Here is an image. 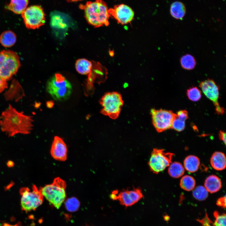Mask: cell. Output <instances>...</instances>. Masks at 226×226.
<instances>
[{"instance_id": "5bb4252c", "label": "cell", "mask_w": 226, "mask_h": 226, "mask_svg": "<svg viewBox=\"0 0 226 226\" xmlns=\"http://www.w3.org/2000/svg\"><path fill=\"white\" fill-rule=\"evenodd\" d=\"M50 152L52 157L56 160L63 161L67 159V146L61 138L56 136L54 137Z\"/></svg>"}, {"instance_id": "5b68a950", "label": "cell", "mask_w": 226, "mask_h": 226, "mask_svg": "<svg viewBox=\"0 0 226 226\" xmlns=\"http://www.w3.org/2000/svg\"><path fill=\"white\" fill-rule=\"evenodd\" d=\"M20 66L18 55L10 50L0 51V77L7 81L15 74Z\"/></svg>"}, {"instance_id": "8d00e7d4", "label": "cell", "mask_w": 226, "mask_h": 226, "mask_svg": "<svg viewBox=\"0 0 226 226\" xmlns=\"http://www.w3.org/2000/svg\"><path fill=\"white\" fill-rule=\"evenodd\" d=\"M54 105V103L52 101H48L46 103V105L48 108L52 107Z\"/></svg>"}, {"instance_id": "277c9868", "label": "cell", "mask_w": 226, "mask_h": 226, "mask_svg": "<svg viewBox=\"0 0 226 226\" xmlns=\"http://www.w3.org/2000/svg\"><path fill=\"white\" fill-rule=\"evenodd\" d=\"M46 90L54 99L63 101L69 97L72 88L71 83L64 76L56 73L48 81Z\"/></svg>"}, {"instance_id": "f35d334b", "label": "cell", "mask_w": 226, "mask_h": 226, "mask_svg": "<svg viewBox=\"0 0 226 226\" xmlns=\"http://www.w3.org/2000/svg\"><path fill=\"white\" fill-rule=\"evenodd\" d=\"M82 0H67L68 2H77L78 1H80Z\"/></svg>"}, {"instance_id": "4fadbf2b", "label": "cell", "mask_w": 226, "mask_h": 226, "mask_svg": "<svg viewBox=\"0 0 226 226\" xmlns=\"http://www.w3.org/2000/svg\"><path fill=\"white\" fill-rule=\"evenodd\" d=\"M141 189L138 188L129 190L124 189L118 192L117 200L121 204L125 207L131 206L143 197Z\"/></svg>"}, {"instance_id": "4dcf8cb0", "label": "cell", "mask_w": 226, "mask_h": 226, "mask_svg": "<svg viewBox=\"0 0 226 226\" xmlns=\"http://www.w3.org/2000/svg\"><path fill=\"white\" fill-rule=\"evenodd\" d=\"M176 114L178 118L183 121H186L188 118V112L185 110H179Z\"/></svg>"}, {"instance_id": "7402d4cb", "label": "cell", "mask_w": 226, "mask_h": 226, "mask_svg": "<svg viewBox=\"0 0 226 226\" xmlns=\"http://www.w3.org/2000/svg\"><path fill=\"white\" fill-rule=\"evenodd\" d=\"M169 175L172 177L177 178L182 176L184 174L185 170L182 164L178 162L171 163L168 170Z\"/></svg>"}, {"instance_id": "d590c367", "label": "cell", "mask_w": 226, "mask_h": 226, "mask_svg": "<svg viewBox=\"0 0 226 226\" xmlns=\"http://www.w3.org/2000/svg\"><path fill=\"white\" fill-rule=\"evenodd\" d=\"M118 192L119 191L117 190L113 191L110 196V198L113 200H117Z\"/></svg>"}, {"instance_id": "8992f818", "label": "cell", "mask_w": 226, "mask_h": 226, "mask_svg": "<svg viewBox=\"0 0 226 226\" xmlns=\"http://www.w3.org/2000/svg\"><path fill=\"white\" fill-rule=\"evenodd\" d=\"M100 103L102 107L101 113L116 119L119 115L123 101L119 93L112 92L105 93L101 99Z\"/></svg>"}, {"instance_id": "ab89813d", "label": "cell", "mask_w": 226, "mask_h": 226, "mask_svg": "<svg viewBox=\"0 0 226 226\" xmlns=\"http://www.w3.org/2000/svg\"><path fill=\"white\" fill-rule=\"evenodd\" d=\"M86 226H88V225H86Z\"/></svg>"}, {"instance_id": "7a4b0ae2", "label": "cell", "mask_w": 226, "mask_h": 226, "mask_svg": "<svg viewBox=\"0 0 226 226\" xmlns=\"http://www.w3.org/2000/svg\"><path fill=\"white\" fill-rule=\"evenodd\" d=\"M79 8L84 10L85 18L90 25L96 28L108 25L109 8L103 0L88 1L85 5L80 4Z\"/></svg>"}, {"instance_id": "8fae6325", "label": "cell", "mask_w": 226, "mask_h": 226, "mask_svg": "<svg viewBox=\"0 0 226 226\" xmlns=\"http://www.w3.org/2000/svg\"><path fill=\"white\" fill-rule=\"evenodd\" d=\"M199 86L206 97L213 103L216 113L218 115H223L225 112L224 109L220 106L218 101L219 87L214 81L208 79L201 82Z\"/></svg>"}, {"instance_id": "d6a6232c", "label": "cell", "mask_w": 226, "mask_h": 226, "mask_svg": "<svg viewBox=\"0 0 226 226\" xmlns=\"http://www.w3.org/2000/svg\"><path fill=\"white\" fill-rule=\"evenodd\" d=\"M216 204L219 206L226 208V196L221 197L218 199Z\"/></svg>"}, {"instance_id": "6da1fadb", "label": "cell", "mask_w": 226, "mask_h": 226, "mask_svg": "<svg viewBox=\"0 0 226 226\" xmlns=\"http://www.w3.org/2000/svg\"><path fill=\"white\" fill-rule=\"evenodd\" d=\"M33 121L31 116L18 111L9 105L1 115L0 126L1 131L9 137L27 134L32 130Z\"/></svg>"}, {"instance_id": "cb8c5ba5", "label": "cell", "mask_w": 226, "mask_h": 226, "mask_svg": "<svg viewBox=\"0 0 226 226\" xmlns=\"http://www.w3.org/2000/svg\"><path fill=\"white\" fill-rule=\"evenodd\" d=\"M181 67L187 70L193 69L196 65V62L194 57L190 54H186L182 56L180 59Z\"/></svg>"}, {"instance_id": "44dd1931", "label": "cell", "mask_w": 226, "mask_h": 226, "mask_svg": "<svg viewBox=\"0 0 226 226\" xmlns=\"http://www.w3.org/2000/svg\"><path fill=\"white\" fill-rule=\"evenodd\" d=\"M200 164L199 158L194 155H189L187 156L184 161L185 169L188 171L193 173L197 171Z\"/></svg>"}, {"instance_id": "e575fe53", "label": "cell", "mask_w": 226, "mask_h": 226, "mask_svg": "<svg viewBox=\"0 0 226 226\" xmlns=\"http://www.w3.org/2000/svg\"><path fill=\"white\" fill-rule=\"evenodd\" d=\"M220 139L222 141L226 144V133L223 131H220L218 133Z\"/></svg>"}, {"instance_id": "7c38bea8", "label": "cell", "mask_w": 226, "mask_h": 226, "mask_svg": "<svg viewBox=\"0 0 226 226\" xmlns=\"http://www.w3.org/2000/svg\"><path fill=\"white\" fill-rule=\"evenodd\" d=\"M110 16L114 18L119 24H126L130 23L133 19L134 13L129 6L121 4L115 5L109 9Z\"/></svg>"}, {"instance_id": "74e56055", "label": "cell", "mask_w": 226, "mask_h": 226, "mask_svg": "<svg viewBox=\"0 0 226 226\" xmlns=\"http://www.w3.org/2000/svg\"><path fill=\"white\" fill-rule=\"evenodd\" d=\"M2 226H16L15 225H13L9 224L8 223H5L3 224L2 225Z\"/></svg>"}, {"instance_id": "2e32d148", "label": "cell", "mask_w": 226, "mask_h": 226, "mask_svg": "<svg viewBox=\"0 0 226 226\" xmlns=\"http://www.w3.org/2000/svg\"><path fill=\"white\" fill-rule=\"evenodd\" d=\"M204 186L208 192L212 193L219 190L222 187V183L218 176L211 175L206 179Z\"/></svg>"}, {"instance_id": "30bf717a", "label": "cell", "mask_w": 226, "mask_h": 226, "mask_svg": "<svg viewBox=\"0 0 226 226\" xmlns=\"http://www.w3.org/2000/svg\"><path fill=\"white\" fill-rule=\"evenodd\" d=\"M152 123L156 131L161 132L172 128L173 122L176 116V114L171 110L162 109H152L150 111Z\"/></svg>"}, {"instance_id": "d4e9b609", "label": "cell", "mask_w": 226, "mask_h": 226, "mask_svg": "<svg viewBox=\"0 0 226 226\" xmlns=\"http://www.w3.org/2000/svg\"><path fill=\"white\" fill-rule=\"evenodd\" d=\"M196 181L191 176L186 175L181 179L180 186L181 188L188 191H191L195 188Z\"/></svg>"}, {"instance_id": "83f0119b", "label": "cell", "mask_w": 226, "mask_h": 226, "mask_svg": "<svg viewBox=\"0 0 226 226\" xmlns=\"http://www.w3.org/2000/svg\"><path fill=\"white\" fill-rule=\"evenodd\" d=\"M80 205L78 200L74 197L68 199L65 202L66 209L69 211L74 212L77 210Z\"/></svg>"}, {"instance_id": "ffe728a7", "label": "cell", "mask_w": 226, "mask_h": 226, "mask_svg": "<svg viewBox=\"0 0 226 226\" xmlns=\"http://www.w3.org/2000/svg\"><path fill=\"white\" fill-rule=\"evenodd\" d=\"M16 38V35L14 32L10 30H6L0 35V43L4 47H9L15 44Z\"/></svg>"}, {"instance_id": "3957f363", "label": "cell", "mask_w": 226, "mask_h": 226, "mask_svg": "<svg viewBox=\"0 0 226 226\" xmlns=\"http://www.w3.org/2000/svg\"><path fill=\"white\" fill-rule=\"evenodd\" d=\"M65 181L59 177L55 178L53 182L40 189L43 196L53 206L59 209L66 197Z\"/></svg>"}, {"instance_id": "f546056e", "label": "cell", "mask_w": 226, "mask_h": 226, "mask_svg": "<svg viewBox=\"0 0 226 226\" xmlns=\"http://www.w3.org/2000/svg\"><path fill=\"white\" fill-rule=\"evenodd\" d=\"M214 215L215 220L214 226H226V215L225 214L220 215L217 211L214 212Z\"/></svg>"}, {"instance_id": "1f68e13d", "label": "cell", "mask_w": 226, "mask_h": 226, "mask_svg": "<svg viewBox=\"0 0 226 226\" xmlns=\"http://www.w3.org/2000/svg\"><path fill=\"white\" fill-rule=\"evenodd\" d=\"M198 221L202 223V226H214V223L213 224V222L209 218L207 214L204 218Z\"/></svg>"}, {"instance_id": "ba28073f", "label": "cell", "mask_w": 226, "mask_h": 226, "mask_svg": "<svg viewBox=\"0 0 226 226\" xmlns=\"http://www.w3.org/2000/svg\"><path fill=\"white\" fill-rule=\"evenodd\" d=\"M174 155L172 153L164 152L163 149L153 148L148 163L150 171L158 174L164 170L172 163Z\"/></svg>"}, {"instance_id": "f1b7e54d", "label": "cell", "mask_w": 226, "mask_h": 226, "mask_svg": "<svg viewBox=\"0 0 226 226\" xmlns=\"http://www.w3.org/2000/svg\"><path fill=\"white\" fill-rule=\"evenodd\" d=\"M185 121L179 119L176 116L173 122L172 128L178 132L183 131L185 127Z\"/></svg>"}, {"instance_id": "9a60e30c", "label": "cell", "mask_w": 226, "mask_h": 226, "mask_svg": "<svg viewBox=\"0 0 226 226\" xmlns=\"http://www.w3.org/2000/svg\"><path fill=\"white\" fill-rule=\"evenodd\" d=\"M210 163L213 168L217 170H222L226 167L225 155L221 152H215L212 155Z\"/></svg>"}, {"instance_id": "836d02e7", "label": "cell", "mask_w": 226, "mask_h": 226, "mask_svg": "<svg viewBox=\"0 0 226 226\" xmlns=\"http://www.w3.org/2000/svg\"><path fill=\"white\" fill-rule=\"evenodd\" d=\"M8 83L6 81L0 77V93L3 91L8 87Z\"/></svg>"}, {"instance_id": "4316f807", "label": "cell", "mask_w": 226, "mask_h": 226, "mask_svg": "<svg viewBox=\"0 0 226 226\" xmlns=\"http://www.w3.org/2000/svg\"><path fill=\"white\" fill-rule=\"evenodd\" d=\"M186 94L188 99L193 101L199 100L202 96L200 90L196 87H193L188 89Z\"/></svg>"}, {"instance_id": "d6986e66", "label": "cell", "mask_w": 226, "mask_h": 226, "mask_svg": "<svg viewBox=\"0 0 226 226\" xmlns=\"http://www.w3.org/2000/svg\"><path fill=\"white\" fill-rule=\"evenodd\" d=\"M93 67L92 62L85 58H80L75 62V69L77 72L82 75H87L90 73Z\"/></svg>"}, {"instance_id": "e0dca14e", "label": "cell", "mask_w": 226, "mask_h": 226, "mask_svg": "<svg viewBox=\"0 0 226 226\" xmlns=\"http://www.w3.org/2000/svg\"><path fill=\"white\" fill-rule=\"evenodd\" d=\"M29 0H11L7 8L16 14H21L27 8Z\"/></svg>"}, {"instance_id": "52a82bcc", "label": "cell", "mask_w": 226, "mask_h": 226, "mask_svg": "<svg viewBox=\"0 0 226 226\" xmlns=\"http://www.w3.org/2000/svg\"><path fill=\"white\" fill-rule=\"evenodd\" d=\"M21 205L23 210L26 212L35 210L43 202V196L40 189L34 185L30 190L28 187L20 189Z\"/></svg>"}, {"instance_id": "484cf974", "label": "cell", "mask_w": 226, "mask_h": 226, "mask_svg": "<svg viewBox=\"0 0 226 226\" xmlns=\"http://www.w3.org/2000/svg\"><path fill=\"white\" fill-rule=\"evenodd\" d=\"M192 194L195 199L202 201L204 200L207 198L208 192L205 187L199 186L193 189Z\"/></svg>"}, {"instance_id": "603a6c76", "label": "cell", "mask_w": 226, "mask_h": 226, "mask_svg": "<svg viewBox=\"0 0 226 226\" xmlns=\"http://www.w3.org/2000/svg\"><path fill=\"white\" fill-rule=\"evenodd\" d=\"M22 91H23V89L19 83L17 81L14 80L9 89L5 94L6 98L7 100H15H15H18L16 95L18 94V93Z\"/></svg>"}, {"instance_id": "9c48e42d", "label": "cell", "mask_w": 226, "mask_h": 226, "mask_svg": "<svg viewBox=\"0 0 226 226\" xmlns=\"http://www.w3.org/2000/svg\"><path fill=\"white\" fill-rule=\"evenodd\" d=\"M21 14L25 25L28 29H38L45 23V14L40 6H30L26 8Z\"/></svg>"}, {"instance_id": "ac0fdd59", "label": "cell", "mask_w": 226, "mask_h": 226, "mask_svg": "<svg viewBox=\"0 0 226 226\" xmlns=\"http://www.w3.org/2000/svg\"><path fill=\"white\" fill-rule=\"evenodd\" d=\"M170 11L171 15L177 19H182L186 13V9L184 5L179 1L175 2L172 3Z\"/></svg>"}]
</instances>
